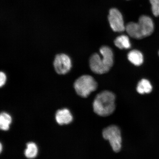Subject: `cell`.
Instances as JSON below:
<instances>
[{"label":"cell","mask_w":159,"mask_h":159,"mask_svg":"<svg viewBox=\"0 0 159 159\" xmlns=\"http://www.w3.org/2000/svg\"><path fill=\"white\" fill-rule=\"evenodd\" d=\"M100 54L95 53L89 59V66L91 70L98 74L108 72L114 64V54L112 50L107 46L101 47Z\"/></svg>","instance_id":"obj_1"},{"label":"cell","mask_w":159,"mask_h":159,"mask_svg":"<svg viewBox=\"0 0 159 159\" xmlns=\"http://www.w3.org/2000/svg\"><path fill=\"white\" fill-rule=\"evenodd\" d=\"M154 25L151 17L142 15L139 18L138 23L130 22L126 26V30L131 37L141 39L148 37L153 33Z\"/></svg>","instance_id":"obj_2"},{"label":"cell","mask_w":159,"mask_h":159,"mask_svg":"<svg viewBox=\"0 0 159 159\" xmlns=\"http://www.w3.org/2000/svg\"><path fill=\"white\" fill-rule=\"evenodd\" d=\"M115 96L110 91H102L97 95L93 103L94 112L101 116H109L115 109Z\"/></svg>","instance_id":"obj_3"},{"label":"cell","mask_w":159,"mask_h":159,"mask_svg":"<svg viewBox=\"0 0 159 159\" xmlns=\"http://www.w3.org/2000/svg\"><path fill=\"white\" fill-rule=\"evenodd\" d=\"M98 86L96 81L92 76L83 75L75 81L74 87L77 94L86 98L91 93L96 90Z\"/></svg>","instance_id":"obj_4"},{"label":"cell","mask_w":159,"mask_h":159,"mask_svg":"<svg viewBox=\"0 0 159 159\" xmlns=\"http://www.w3.org/2000/svg\"><path fill=\"white\" fill-rule=\"evenodd\" d=\"M102 136L104 139L110 143L113 150L118 152L122 147V137L120 129L115 125H111L103 131Z\"/></svg>","instance_id":"obj_5"},{"label":"cell","mask_w":159,"mask_h":159,"mask_svg":"<svg viewBox=\"0 0 159 159\" xmlns=\"http://www.w3.org/2000/svg\"><path fill=\"white\" fill-rule=\"evenodd\" d=\"M53 65L56 72L61 75L67 74L72 66L70 57L65 53H62L56 56Z\"/></svg>","instance_id":"obj_6"},{"label":"cell","mask_w":159,"mask_h":159,"mask_svg":"<svg viewBox=\"0 0 159 159\" xmlns=\"http://www.w3.org/2000/svg\"><path fill=\"white\" fill-rule=\"evenodd\" d=\"M108 21L113 30L116 32H122L126 30L122 13L118 9H111L109 12Z\"/></svg>","instance_id":"obj_7"},{"label":"cell","mask_w":159,"mask_h":159,"mask_svg":"<svg viewBox=\"0 0 159 159\" xmlns=\"http://www.w3.org/2000/svg\"><path fill=\"white\" fill-rule=\"evenodd\" d=\"M55 119L59 125H67L72 122L73 117L69 109L64 108L57 111Z\"/></svg>","instance_id":"obj_8"},{"label":"cell","mask_w":159,"mask_h":159,"mask_svg":"<svg viewBox=\"0 0 159 159\" xmlns=\"http://www.w3.org/2000/svg\"><path fill=\"white\" fill-rule=\"evenodd\" d=\"M128 59L133 64L139 66L143 62L144 58L142 53L137 50H133L128 53Z\"/></svg>","instance_id":"obj_9"},{"label":"cell","mask_w":159,"mask_h":159,"mask_svg":"<svg viewBox=\"0 0 159 159\" xmlns=\"http://www.w3.org/2000/svg\"><path fill=\"white\" fill-rule=\"evenodd\" d=\"M152 87L150 81L146 79H143L139 81L137 87V91L139 94H149L152 92Z\"/></svg>","instance_id":"obj_10"},{"label":"cell","mask_w":159,"mask_h":159,"mask_svg":"<svg viewBox=\"0 0 159 159\" xmlns=\"http://www.w3.org/2000/svg\"><path fill=\"white\" fill-rule=\"evenodd\" d=\"M115 45L120 49L130 48L131 43L129 38L126 35H122L116 38L114 41Z\"/></svg>","instance_id":"obj_11"},{"label":"cell","mask_w":159,"mask_h":159,"mask_svg":"<svg viewBox=\"0 0 159 159\" xmlns=\"http://www.w3.org/2000/svg\"><path fill=\"white\" fill-rule=\"evenodd\" d=\"M38 153V148L35 143L29 142L27 144V148L25 151L26 157L29 159L34 158Z\"/></svg>","instance_id":"obj_12"},{"label":"cell","mask_w":159,"mask_h":159,"mask_svg":"<svg viewBox=\"0 0 159 159\" xmlns=\"http://www.w3.org/2000/svg\"><path fill=\"white\" fill-rule=\"evenodd\" d=\"M11 122L12 118L11 115L7 112L1 113L0 116V128L1 130H8Z\"/></svg>","instance_id":"obj_13"},{"label":"cell","mask_w":159,"mask_h":159,"mask_svg":"<svg viewBox=\"0 0 159 159\" xmlns=\"http://www.w3.org/2000/svg\"><path fill=\"white\" fill-rule=\"evenodd\" d=\"M152 11L155 17H158V11L159 6V0H150Z\"/></svg>","instance_id":"obj_14"},{"label":"cell","mask_w":159,"mask_h":159,"mask_svg":"<svg viewBox=\"0 0 159 159\" xmlns=\"http://www.w3.org/2000/svg\"><path fill=\"white\" fill-rule=\"evenodd\" d=\"M7 76L5 73L1 71L0 73V87L4 86L7 81Z\"/></svg>","instance_id":"obj_15"},{"label":"cell","mask_w":159,"mask_h":159,"mask_svg":"<svg viewBox=\"0 0 159 159\" xmlns=\"http://www.w3.org/2000/svg\"><path fill=\"white\" fill-rule=\"evenodd\" d=\"M158 16H159V7L158 9Z\"/></svg>","instance_id":"obj_16"},{"label":"cell","mask_w":159,"mask_h":159,"mask_svg":"<svg viewBox=\"0 0 159 159\" xmlns=\"http://www.w3.org/2000/svg\"><path fill=\"white\" fill-rule=\"evenodd\" d=\"M158 54H159V52H158Z\"/></svg>","instance_id":"obj_17"}]
</instances>
